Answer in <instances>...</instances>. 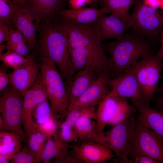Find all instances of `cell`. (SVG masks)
Masks as SVG:
<instances>
[{
	"label": "cell",
	"mask_w": 163,
	"mask_h": 163,
	"mask_svg": "<svg viewBox=\"0 0 163 163\" xmlns=\"http://www.w3.org/2000/svg\"><path fill=\"white\" fill-rule=\"evenodd\" d=\"M10 28L7 24L0 22V44L7 42L9 39Z\"/></svg>",
	"instance_id": "38"
},
{
	"label": "cell",
	"mask_w": 163,
	"mask_h": 163,
	"mask_svg": "<svg viewBox=\"0 0 163 163\" xmlns=\"http://www.w3.org/2000/svg\"><path fill=\"white\" fill-rule=\"evenodd\" d=\"M129 155H139L163 163V138L155 131L136 121Z\"/></svg>",
	"instance_id": "8"
},
{
	"label": "cell",
	"mask_w": 163,
	"mask_h": 163,
	"mask_svg": "<svg viewBox=\"0 0 163 163\" xmlns=\"http://www.w3.org/2000/svg\"><path fill=\"white\" fill-rule=\"evenodd\" d=\"M74 155L79 163H105L115 157L112 151L106 145L90 141L72 145Z\"/></svg>",
	"instance_id": "13"
},
{
	"label": "cell",
	"mask_w": 163,
	"mask_h": 163,
	"mask_svg": "<svg viewBox=\"0 0 163 163\" xmlns=\"http://www.w3.org/2000/svg\"><path fill=\"white\" fill-rule=\"evenodd\" d=\"M96 28L102 41L110 39L117 40L130 28L129 23L124 19L111 14H102L96 24Z\"/></svg>",
	"instance_id": "15"
},
{
	"label": "cell",
	"mask_w": 163,
	"mask_h": 163,
	"mask_svg": "<svg viewBox=\"0 0 163 163\" xmlns=\"http://www.w3.org/2000/svg\"><path fill=\"white\" fill-rule=\"evenodd\" d=\"M131 102L138 111V121L163 138V112L139 101L131 100Z\"/></svg>",
	"instance_id": "18"
},
{
	"label": "cell",
	"mask_w": 163,
	"mask_h": 163,
	"mask_svg": "<svg viewBox=\"0 0 163 163\" xmlns=\"http://www.w3.org/2000/svg\"><path fill=\"white\" fill-rule=\"evenodd\" d=\"M13 155H8L0 154V163H9V161H11Z\"/></svg>",
	"instance_id": "44"
},
{
	"label": "cell",
	"mask_w": 163,
	"mask_h": 163,
	"mask_svg": "<svg viewBox=\"0 0 163 163\" xmlns=\"http://www.w3.org/2000/svg\"><path fill=\"white\" fill-rule=\"evenodd\" d=\"M23 138L18 134L10 131L0 132V154L13 155L22 148Z\"/></svg>",
	"instance_id": "25"
},
{
	"label": "cell",
	"mask_w": 163,
	"mask_h": 163,
	"mask_svg": "<svg viewBox=\"0 0 163 163\" xmlns=\"http://www.w3.org/2000/svg\"><path fill=\"white\" fill-rule=\"evenodd\" d=\"M73 128L78 140L92 141L105 145L103 138L98 132L96 120L81 118L78 120Z\"/></svg>",
	"instance_id": "23"
},
{
	"label": "cell",
	"mask_w": 163,
	"mask_h": 163,
	"mask_svg": "<svg viewBox=\"0 0 163 163\" xmlns=\"http://www.w3.org/2000/svg\"><path fill=\"white\" fill-rule=\"evenodd\" d=\"M60 123L53 115L44 123L40 125L36 123V125L38 129L45 134L49 139L56 136L58 131L57 129Z\"/></svg>",
	"instance_id": "35"
},
{
	"label": "cell",
	"mask_w": 163,
	"mask_h": 163,
	"mask_svg": "<svg viewBox=\"0 0 163 163\" xmlns=\"http://www.w3.org/2000/svg\"><path fill=\"white\" fill-rule=\"evenodd\" d=\"M97 115V110L94 106L88 107L68 112L64 121L73 127L79 118H87L96 120Z\"/></svg>",
	"instance_id": "29"
},
{
	"label": "cell",
	"mask_w": 163,
	"mask_h": 163,
	"mask_svg": "<svg viewBox=\"0 0 163 163\" xmlns=\"http://www.w3.org/2000/svg\"><path fill=\"white\" fill-rule=\"evenodd\" d=\"M109 13L105 9L94 8H81L65 9L58 11L57 14L65 19L82 24H91L97 22L100 16Z\"/></svg>",
	"instance_id": "19"
},
{
	"label": "cell",
	"mask_w": 163,
	"mask_h": 163,
	"mask_svg": "<svg viewBox=\"0 0 163 163\" xmlns=\"http://www.w3.org/2000/svg\"><path fill=\"white\" fill-rule=\"evenodd\" d=\"M0 60L5 66L13 69L24 67L35 62L32 56L26 57L12 51H7L0 54Z\"/></svg>",
	"instance_id": "27"
},
{
	"label": "cell",
	"mask_w": 163,
	"mask_h": 163,
	"mask_svg": "<svg viewBox=\"0 0 163 163\" xmlns=\"http://www.w3.org/2000/svg\"><path fill=\"white\" fill-rule=\"evenodd\" d=\"M97 22L91 24H80L58 17L53 23L57 29L66 34L69 48L82 47L87 49L94 62L95 72L98 77L108 72L110 58L106 54L97 33Z\"/></svg>",
	"instance_id": "2"
},
{
	"label": "cell",
	"mask_w": 163,
	"mask_h": 163,
	"mask_svg": "<svg viewBox=\"0 0 163 163\" xmlns=\"http://www.w3.org/2000/svg\"><path fill=\"white\" fill-rule=\"evenodd\" d=\"M10 82L9 75L5 70L1 69L0 70V91L4 90Z\"/></svg>",
	"instance_id": "39"
},
{
	"label": "cell",
	"mask_w": 163,
	"mask_h": 163,
	"mask_svg": "<svg viewBox=\"0 0 163 163\" xmlns=\"http://www.w3.org/2000/svg\"><path fill=\"white\" fill-rule=\"evenodd\" d=\"M6 49V45L4 44V45H2V44L0 45V55L2 54V52L3 50Z\"/></svg>",
	"instance_id": "47"
},
{
	"label": "cell",
	"mask_w": 163,
	"mask_h": 163,
	"mask_svg": "<svg viewBox=\"0 0 163 163\" xmlns=\"http://www.w3.org/2000/svg\"><path fill=\"white\" fill-rule=\"evenodd\" d=\"M48 139L41 155V161L49 163L53 159V163H61L69 153L72 145L64 142L57 137Z\"/></svg>",
	"instance_id": "21"
},
{
	"label": "cell",
	"mask_w": 163,
	"mask_h": 163,
	"mask_svg": "<svg viewBox=\"0 0 163 163\" xmlns=\"http://www.w3.org/2000/svg\"><path fill=\"white\" fill-rule=\"evenodd\" d=\"M21 94L23 100L21 119L25 133L35 124L32 118L35 108L40 103L47 98L40 72L33 85Z\"/></svg>",
	"instance_id": "11"
},
{
	"label": "cell",
	"mask_w": 163,
	"mask_h": 163,
	"mask_svg": "<svg viewBox=\"0 0 163 163\" xmlns=\"http://www.w3.org/2000/svg\"><path fill=\"white\" fill-rule=\"evenodd\" d=\"M25 134L28 138V146L36 155V159L34 163H40L41 161L42 152L40 149L37 136L36 123Z\"/></svg>",
	"instance_id": "33"
},
{
	"label": "cell",
	"mask_w": 163,
	"mask_h": 163,
	"mask_svg": "<svg viewBox=\"0 0 163 163\" xmlns=\"http://www.w3.org/2000/svg\"><path fill=\"white\" fill-rule=\"evenodd\" d=\"M35 62L24 67L13 69L9 75L11 86L21 94L29 89L36 81L40 72Z\"/></svg>",
	"instance_id": "17"
},
{
	"label": "cell",
	"mask_w": 163,
	"mask_h": 163,
	"mask_svg": "<svg viewBox=\"0 0 163 163\" xmlns=\"http://www.w3.org/2000/svg\"><path fill=\"white\" fill-rule=\"evenodd\" d=\"M97 78L94 66L90 62L84 69L77 72L66 83L69 104L79 97Z\"/></svg>",
	"instance_id": "16"
},
{
	"label": "cell",
	"mask_w": 163,
	"mask_h": 163,
	"mask_svg": "<svg viewBox=\"0 0 163 163\" xmlns=\"http://www.w3.org/2000/svg\"><path fill=\"white\" fill-rule=\"evenodd\" d=\"M37 43L41 57L50 59L67 83L69 74V47L65 33L57 29L49 20L41 21L37 27Z\"/></svg>",
	"instance_id": "3"
},
{
	"label": "cell",
	"mask_w": 163,
	"mask_h": 163,
	"mask_svg": "<svg viewBox=\"0 0 163 163\" xmlns=\"http://www.w3.org/2000/svg\"><path fill=\"white\" fill-rule=\"evenodd\" d=\"M110 91L115 95L130 98L143 103L142 93L133 66L109 82Z\"/></svg>",
	"instance_id": "14"
},
{
	"label": "cell",
	"mask_w": 163,
	"mask_h": 163,
	"mask_svg": "<svg viewBox=\"0 0 163 163\" xmlns=\"http://www.w3.org/2000/svg\"><path fill=\"white\" fill-rule=\"evenodd\" d=\"M130 28L153 44L163 29V10L145 5L142 0H134L130 19Z\"/></svg>",
	"instance_id": "5"
},
{
	"label": "cell",
	"mask_w": 163,
	"mask_h": 163,
	"mask_svg": "<svg viewBox=\"0 0 163 163\" xmlns=\"http://www.w3.org/2000/svg\"><path fill=\"white\" fill-rule=\"evenodd\" d=\"M23 42H26V41L22 33L18 29H14L12 27H11L9 39L5 44L6 46H9Z\"/></svg>",
	"instance_id": "37"
},
{
	"label": "cell",
	"mask_w": 163,
	"mask_h": 163,
	"mask_svg": "<svg viewBox=\"0 0 163 163\" xmlns=\"http://www.w3.org/2000/svg\"><path fill=\"white\" fill-rule=\"evenodd\" d=\"M69 74L71 78L78 72L83 69L89 62H94L88 51L86 48L79 47L69 48Z\"/></svg>",
	"instance_id": "24"
},
{
	"label": "cell",
	"mask_w": 163,
	"mask_h": 163,
	"mask_svg": "<svg viewBox=\"0 0 163 163\" xmlns=\"http://www.w3.org/2000/svg\"><path fill=\"white\" fill-rule=\"evenodd\" d=\"M133 159V162L135 163H159L157 161L144 155H138Z\"/></svg>",
	"instance_id": "40"
},
{
	"label": "cell",
	"mask_w": 163,
	"mask_h": 163,
	"mask_svg": "<svg viewBox=\"0 0 163 163\" xmlns=\"http://www.w3.org/2000/svg\"><path fill=\"white\" fill-rule=\"evenodd\" d=\"M36 154L28 146H25L18 153L14 155L11 160V163H34Z\"/></svg>",
	"instance_id": "34"
},
{
	"label": "cell",
	"mask_w": 163,
	"mask_h": 163,
	"mask_svg": "<svg viewBox=\"0 0 163 163\" xmlns=\"http://www.w3.org/2000/svg\"><path fill=\"white\" fill-rule=\"evenodd\" d=\"M23 100L21 94L10 86L5 89L0 97V112L6 131L16 133L23 139L21 119Z\"/></svg>",
	"instance_id": "9"
},
{
	"label": "cell",
	"mask_w": 163,
	"mask_h": 163,
	"mask_svg": "<svg viewBox=\"0 0 163 163\" xmlns=\"http://www.w3.org/2000/svg\"><path fill=\"white\" fill-rule=\"evenodd\" d=\"M158 90L160 93L163 94V82L161 85Z\"/></svg>",
	"instance_id": "48"
},
{
	"label": "cell",
	"mask_w": 163,
	"mask_h": 163,
	"mask_svg": "<svg viewBox=\"0 0 163 163\" xmlns=\"http://www.w3.org/2000/svg\"><path fill=\"white\" fill-rule=\"evenodd\" d=\"M145 5L155 9L160 7L161 0H143Z\"/></svg>",
	"instance_id": "42"
},
{
	"label": "cell",
	"mask_w": 163,
	"mask_h": 163,
	"mask_svg": "<svg viewBox=\"0 0 163 163\" xmlns=\"http://www.w3.org/2000/svg\"><path fill=\"white\" fill-rule=\"evenodd\" d=\"M119 98V97L115 95L110 91L98 104L96 121L98 132L103 140L105 127L116 111Z\"/></svg>",
	"instance_id": "20"
},
{
	"label": "cell",
	"mask_w": 163,
	"mask_h": 163,
	"mask_svg": "<svg viewBox=\"0 0 163 163\" xmlns=\"http://www.w3.org/2000/svg\"><path fill=\"white\" fill-rule=\"evenodd\" d=\"M95 0V1H99V0Z\"/></svg>",
	"instance_id": "50"
},
{
	"label": "cell",
	"mask_w": 163,
	"mask_h": 163,
	"mask_svg": "<svg viewBox=\"0 0 163 163\" xmlns=\"http://www.w3.org/2000/svg\"><path fill=\"white\" fill-rule=\"evenodd\" d=\"M136 111V108L131 105L126 98L119 97L117 106L113 117L107 124L113 126L127 118Z\"/></svg>",
	"instance_id": "28"
},
{
	"label": "cell",
	"mask_w": 163,
	"mask_h": 163,
	"mask_svg": "<svg viewBox=\"0 0 163 163\" xmlns=\"http://www.w3.org/2000/svg\"><path fill=\"white\" fill-rule=\"evenodd\" d=\"M132 115L112 126L110 130L104 133V145L114 153L116 158L115 162L123 163L133 162L128 158L136 123Z\"/></svg>",
	"instance_id": "7"
},
{
	"label": "cell",
	"mask_w": 163,
	"mask_h": 163,
	"mask_svg": "<svg viewBox=\"0 0 163 163\" xmlns=\"http://www.w3.org/2000/svg\"><path fill=\"white\" fill-rule=\"evenodd\" d=\"M100 9H106L109 13L115 15L125 20L130 24L129 10L134 5V0H100Z\"/></svg>",
	"instance_id": "26"
},
{
	"label": "cell",
	"mask_w": 163,
	"mask_h": 163,
	"mask_svg": "<svg viewBox=\"0 0 163 163\" xmlns=\"http://www.w3.org/2000/svg\"><path fill=\"white\" fill-rule=\"evenodd\" d=\"M41 21L50 20L65 8L64 0H27Z\"/></svg>",
	"instance_id": "22"
},
{
	"label": "cell",
	"mask_w": 163,
	"mask_h": 163,
	"mask_svg": "<svg viewBox=\"0 0 163 163\" xmlns=\"http://www.w3.org/2000/svg\"><path fill=\"white\" fill-rule=\"evenodd\" d=\"M157 105L159 110L163 112V96L160 97L158 99Z\"/></svg>",
	"instance_id": "45"
},
{
	"label": "cell",
	"mask_w": 163,
	"mask_h": 163,
	"mask_svg": "<svg viewBox=\"0 0 163 163\" xmlns=\"http://www.w3.org/2000/svg\"><path fill=\"white\" fill-rule=\"evenodd\" d=\"M103 46L110 56L108 70L111 79L129 70L139 59L154 55L152 43L131 28L120 39Z\"/></svg>",
	"instance_id": "1"
},
{
	"label": "cell",
	"mask_w": 163,
	"mask_h": 163,
	"mask_svg": "<svg viewBox=\"0 0 163 163\" xmlns=\"http://www.w3.org/2000/svg\"><path fill=\"white\" fill-rule=\"evenodd\" d=\"M21 5L12 0H0V22L12 27V19Z\"/></svg>",
	"instance_id": "30"
},
{
	"label": "cell",
	"mask_w": 163,
	"mask_h": 163,
	"mask_svg": "<svg viewBox=\"0 0 163 163\" xmlns=\"http://www.w3.org/2000/svg\"><path fill=\"white\" fill-rule=\"evenodd\" d=\"M53 115L49 101L47 98L36 106L32 116L34 118L36 123L40 125L46 122Z\"/></svg>",
	"instance_id": "31"
},
{
	"label": "cell",
	"mask_w": 163,
	"mask_h": 163,
	"mask_svg": "<svg viewBox=\"0 0 163 163\" xmlns=\"http://www.w3.org/2000/svg\"><path fill=\"white\" fill-rule=\"evenodd\" d=\"M160 7L163 10V0H161Z\"/></svg>",
	"instance_id": "49"
},
{
	"label": "cell",
	"mask_w": 163,
	"mask_h": 163,
	"mask_svg": "<svg viewBox=\"0 0 163 163\" xmlns=\"http://www.w3.org/2000/svg\"><path fill=\"white\" fill-rule=\"evenodd\" d=\"M40 21L27 2L20 5L12 19V24L22 33L30 49L36 43V31Z\"/></svg>",
	"instance_id": "10"
},
{
	"label": "cell",
	"mask_w": 163,
	"mask_h": 163,
	"mask_svg": "<svg viewBox=\"0 0 163 163\" xmlns=\"http://www.w3.org/2000/svg\"><path fill=\"white\" fill-rule=\"evenodd\" d=\"M162 59L155 55L145 56L133 66L142 95L143 104L150 106L158 91L161 73L163 69Z\"/></svg>",
	"instance_id": "6"
},
{
	"label": "cell",
	"mask_w": 163,
	"mask_h": 163,
	"mask_svg": "<svg viewBox=\"0 0 163 163\" xmlns=\"http://www.w3.org/2000/svg\"><path fill=\"white\" fill-rule=\"evenodd\" d=\"M58 128L60 129L56 137L65 142L76 144L78 142V139L73 127L64 121L60 123Z\"/></svg>",
	"instance_id": "32"
},
{
	"label": "cell",
	"mask_w": 163,
	"mask_h": 163,
	"mask_svg": "<svg viewBox=\"0 0 163 163\" xmlns=\"http://www.w3.org/2000/svg\"><path fill=\"white\" fill-rule=\"evenodd\" d=\"M14 2L20 5L25 3L27 2V0H12Z\"/></svg>",
	"instance_id": "46"
},
{
	"label": "cell",
	"mask_w": 163,
	"mask_h": 163,
	"mask_svg": "<svg viewBox=\"0 0 163 163\" xmlns=\"http://www.w3.org/2000/svg\"><path fill=\"white\" fill-rule=\"evenodd\" d=\"M110 79L108 72L98 77L83 93L69 104L67 112L88 107H95L98 105L110 92L108 88Z\"/></svg>",
	"instance_id": "12"
},
{
	"label": "cell",
	"mask_w": 163,
	"mask_h": 163,
	"mask_svg": "<svg viewBox=\"0 0 163 163\" xmlns=\"http://www.w3.org/2000/svg\"><path fill=\"white\" fill-rule=\"evenodd\" d=\"M65 1L68 0H64Z\"/></svg>",
	"instance_id": "51"
},
{
	"label": "cell",
	"mask_w": 163,
	"mask_h": 163,
	"mask_svg": "<svg viewBox=\"0 0 163 163\" xmlns=\"http://www.w3.org/2000/svg\"><path fill=\"white\" fill-rule=\"evenodd\" d=\"M40 57L39 66L47 98L54 116L61 122L69 105L66 83L54 63L49 58Z\"/></svg>",
	"instance_id": "4"
},
{
	"label": "cell",
	"mask_w": 163,
	"mask_h": 163,
	"mask_svg": "<svg viewBox=\"0 0 163 163\" xmlns=\"http://www.w3.org/2000/svg\"><path fill=\"white\" fill-rule=\"evenodd\" d=\"M71 8H82L85 5L90 3L91 0H68Z\"/></svg>",
	"instance_id": "41"
},
{
	"label": "cell",
	"mask_w": 163,
	"mask_h": 163,
	"mask_svg": "<svg viewBox=\"0 0 163 163\" xmlns=\"http://www.w3.org/2000/svg\"><path fill=\"white\" fill-rule=\"evenodd\" d=\"M160 36L161 42V46L159 50L155 55L161 59H163V29L160 33Z\"/></svg>",
	"instance_id": "43"
},
{
	"label": "cell",
	"mask_w": 163,
	"mask_h": 163,
	"mask_svg": "<svg viewBox=\"0 0 163 163\" xmlns=\"http://www.w3.org/2000/svg\"><path fill=\"white\" fill-rule=\"evenodd\" d=\"M6 49L7 51H13L26 57L30 56L29 55L30 48L26 42H21L9 46H6Z\"/></svg>",
	"instance_id": "36"
}]
</instances>
